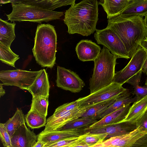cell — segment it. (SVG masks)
Segmentation results:
<instances>
[{"mask_svg":"<svg viewBox=\"0 0 147 147\" xmlns=\"http://www.w3.org/2000/svg\"><path fill=\"white\" fill-rule=\"evenodd\" d=\"M98 5L96 0H85L71 6L65 12L63 19L68 33L88 36L94 32L98 20Z\"/></svg>","mask_w":147,"mask_h":147,"instance_id":"obj_1","label":"cell"},{"mask_svg":"<svg viewBox=\"0 0 147 147\" xmlns=\"http://www.w3.org/2000/svg\"><path fill=\"white\" fill-rule=\"evenodd\" d=\"M107 27L119 37L131 58L147 38V29L143 17H125L120 15L108 20Z\"/></svg>","mask_w":147,"mask_h":147,"instance_id":"obj_2","label":"cell"},{"mask_svg":"<svg viewBox=\"0 0 147 147\" xmlns=\"http://www.w3.org/2000/svg\"><path fill=\"white\" fill-rule=\"evenodd\" d=\"M57 35L54 26L49 24L37 26L32 51L37 63L51 68L55 64Z\"/></svg>","mask_w":147,"mask_h":147,"instance_id":"obj_3","label":"cell"},{"mask_svg":"<svg viewBox=\"0 0 147 147\" xmlns=\"http://www.w3.org/2000/svg\"><path fill=\"white\" fill-rule=\"evenodd\" d=\"M117 57L103 47L97 57L94 61V66L89 80L90 94L94 93L113 83Z\"/></svg>","mask_w":147,"mask_h":147,"instance_id":"obj_4","label":"cell"},{"mask_svg":"<svg viewBox=\"0 0 147 147\" xmlns=\"http://www.w3.org/2000/svg\"><path fill=\"white\" fill-rule=\"evenodd\" d=\"M12 10L6 14L7 20L15 21H29L40 23L59 19L63 12L43 9L35 5L22 3L12 4Z\"/></svg>","mask_w":147,"mask_h":147,"instance_id":"obj_5","label":"cell"},{"mask_svg":"<svg viewBox=\"0 0 147 147\" xmlns=\"http://www.w3.org/2000/svg\"><path fill=\"white\" fill-rule=\"evenodd\" d=\"M30 71L20 69L0 71V80L3 85L15 86L27 90L41 72Z\"/></svg>","mask_w":147,"mask_h":147,"instance_id":"obj_6","label":"cell"},{"mask_svg":"<svg viewBox=\"0 0 147 147\" xmlns=\"http://www.w3.org/2000/svg\"><path fill=\"white\" fill-rule=\"evenodd\" d=\"M94 37L98 44L103 45L118 58H130L120 38L110 28L96 29Z\"/></svg>","mask_w":147,"mask_h":147,"instance_id":"obj_7","label":"cell"},{"mask_svg":"<svg viewBox=\"0 0 147 147\" xmlns=\"http://www.w3.org/2000/svg\"><path fill=\"white\" fill-rule=\"evenodd\" d=\"M127 89L122 85L113 82L110 85L86 96L76 100L78 107H91L97 103L118 96Z\"/></svg>","mask_w":147,"mask_h":147,"instance_id":"obj_8","label":"cell"},{"mask_svg":"<svg viewBox=\"0 0 147 147\" xmlns=\"http://www.w3.org/2000/svg\"><path fill=\"white\" fill-rule=\"evenodd\" d=\"M147 56V53L140 47L132 55L126 66L115 73L113 82L122 85L129 78L142 71L143 65Z\"/></svg>","mask_w":147,"mask_h":147,"instance_id":"obj_9","label":"cell"},{"mask_svg":"<svg viewBox=\"0 0 147 147\" xmlns=\"http://www.w3.org/2000/svg\"><path fill=\"white\" fill-rule=\"evenodd\" d=\"M56 82L58 87L73 93L80 92L85 86L84 82L76 73L59 66Z\"/></svg>","mask_w":147,"mask_h":147,"instance_id":"obj_10","label":"cell"},{"mask_svg":"<svg viewBox=\"0 0 147 147\" xmlns=\"http://www.w3.org/2000/svg\"><path fill=\"white\" fill-rule=\"evenodd\" d=\"M146 134L139 127L129 133L111 137L90 147H131L137 140Z\"/></svg>","mask_w":147,"mask_h":147,"instance_id":"obj_11","label":"cell"},{"mask_svg":"<svg viewBox=\"0 0 147 147\" xmlns=\"http://www.w3.org/2000/svg\"><path fill=\"white\" fill-rule=\"evenodd\" d=\"M90 107H78L62 114L56 116H50L47 119L45 129L41 132L44 133L58 130L70 121L80 117L86 110Z\"/></svg>","mask_w":147,"mask_h":147,"instance_id":"obj_12","label":"cell"},{"mask_svg":"<svg viewBox=\"0 0 147 147\" xmlns=\"http://www.w3.org/2000/svg\"><path fill=\"white\" fill-rule=\"evenodd\" d=\"M137 128L136 122L124 121L116 123L97 127L87 130V131L94 134H107L106 140L111 137L128 134Z\"/></svg>","mask_w":147,"mask_h":147,"instance_id":"obj_13","label":"cell"},{"mask_svg":"<svg viewBox=\"0 0 147 147\" xmlns=\"http://www.w3.org/2000/svg\"><path fill=\"white\" fill-rule=\"evenodd\" d=\"M37 140V136L24 124L16 129L11 137V147H33Z\"/></svg>","mask_w":147,"mask_h":147,"instance_id":"obj_14","label":"cell"},{"mask_svg":"<svg viewBox=\"0 0 147 147\" xmlns=\"http://www.w3.org/2000/svg\"><path fill=\"white\" fill-rule=\"evenodd\" d=\"M76 51L82 61H94L101 52L100 47L90 40H82L77 45Z\"/></svg>","mask_w":147,"mask_h":147,"instance_id":"obj_15","label":"cell"},{"mask_svg":"<svg viewBox=\"0 0 147 147\" xmlns=\"http://www.w3.org/2000/svg\"><path fill=\"white\" fill-rule=\"evenodd\" d=\"M86 128L56 130L44 133L40 132L37 135L38 139L49 143L71 137H79L87 132Z\"/></svg>","mask_w":147,"mask_h":147,"instance_id":"obj_16","label":"cell"},{"mask_svg":"<svg viewBox=\"0 0 147 147\" xmlns=\"http://www.w3.org/2000/svg\"><path fill=\"white\" fill-rule=\"evenodd\" d=\"M50 85L47 73L45 69L40 74L27 90L32 96H42L49 97Z\"/></svg>","mask_w":147,"mask_h":147,"instance_id":"obj_17","label":"cell"},{"mask_svg":"<svg viewBox=\"0 0 147 147\" xmlns=\"http://www.w3.org/2000/svg\"><path fill=\"white\" fill-rule=\"evenodd\" d=\"M130 104H128L110 113L89 127L86 128V129L87 131L97 127L124 121L131 107Z\"/></svg>","mask_w":147,"mask_h":147,"instance_id":"obj_18","label":"cell"},{"mask_svg":"<svg viewBox=\"0 0 147 147\" xmlns=\"http://www.w3.org/2000/svg\"><path fill=\"white\" fill-rule=\"evenodd\" d=\"M75 0H8L6 3L12 4L22 3L25 4L35 5L43 9L53 11L55 9L62 6L75 4Z\"/></svg>","mask_w":147,"mask_h":147,"instance_id":"obj_19","label":"cell"},{"mask_svg":"<svg viewBox=\"0 0 147 147\" xmlns=\"http://www.w3.org/2000/svg\"><path fill=\"white\" fill-rule=\"evenodd\" d=\"M131 0H100L98 4L100 5L110 19L120 15L127 7Z\"/></svg>","mask_w":147,"mask_h":147,"instance_id":"obj_20","label":"cell"},{"mask_svg":"<svg viewBox=\"0 0 147 147\" xmlns=\"http://www.w3.org/2000/svg\"><path fill=\"white\" fill-rule=\"evenodd\" d=\"M130 93L128 89L120 94L114 102L108 108L102 112L98 116L100 119L113 111L131 103H134L140 98L137 96L134 98L130 96Z\"/></svg>","mask_w":147,"mask_h":147,"instance_id":"obj_21","label":"cell"},{"mask_svg":"<svg viewBox=\"0 0 147 147\" xmlns=\"http://www.w3.org/2000/svg\"><path fill=\"white\" fill-rule=\"evenodd\" d=\"M16 24L9 22L7 20L0 19V43L10 47L16 36L15 28Z\"/></svg>","mask_w":147,"mask_h":147,"instance_id":"obj_22","label":"cell"},{"mask_svg":"<svg viewBox=\"0 0 147 147\" xmlns=\"http://www.w3.org/2000/svg\"><path fill=\"white\" fill-rule=\"evenodd\" d=\"M147 111V95L134 102L124 121L136 122Z\"/></svg>","mask_w":147,"mask_h":147,"instance_id":"obj_23","label":"cell"},{"mask_svg":"<svg viewBox=\"0 0 147 147\" xmlns=\"http://www.w3.org/2000/svg\"><path fill=\"white\" fill-rule=\"evenodd\" d=\"M147 14V0H131L127 7L120 15L125 17H143Z\"/></svg>","mask_w":147,"mask_h":147,"instance_id":"obj_24","label":"cell"},{"mask_svg":"<svg viewBox=\"0 0 147 147\" xmlns=\"http://www.w3.org/2000/svg\"><path fill=\"white\" fill-rule=\"evenodd\" d=\"M11 137L18 127L25 124L24 116L21 109H17L13 116L3 123Z\"/></svg>","mask_w":147,"mask_h":147,"instance_id":"obj_25","label":"cell"},{"mask_svg":"<svg viewBox=\"0 0 147 147\" xmlns=\"http://www.w3.org/2000/svg\"><path fill=\"white\" fill-rule=\"evenodd\" d=\"M25 118L27 125L32 129L45 126L47 123L46 117L31 109L26 115Z\"/></svg>","mask_w":147,"mask_h":147,"instance_id":"obj_26","label":"cell"},{"mask_svg":"<svg viewBox=\"0 0 147 147\" xmlns=\"http://www.w3.org/2000/svg\"><path fill=\"white\" fill-rule=\"evenodd\" d=\"M99 120L100 119L97 117H80L70 121L57 130L86 128Z\"/></svg>","mask_w":147,"mask_h":147,"instance_id":"obj_27","label":"cell"},{"mask_svg":"<svg viewBox=\"0 0 147 147\" xmlns=\"http://www.w3.org/2000/svg\"><path fill=\"white\" fill-rule=\"evenodd\" d=\"M117 97V96L97 103L89 107L86 110L80 117H98V115L102 112L111 105L114 102Z\"/></svg>","mask_w":147,"mask_h":147,"instance_id":"obj_28","label":"cell"},{"mask_svg":"<svg viewBox=\"0 0 147 147\" xmlns=\"http://www.w3.org/2000/svg\"><path fill=\"white\" fill-rule=\"evenodd\" d=\"M19 58V55L13 53L10 47L0 43V60L2 63L15 67V63Z\"/></svg>","mask_w":147,"mask_h":147,"instance_id":"obj_29","label":"cell"},{"mask_svg":"<svg viewBox=\"0 0 147 147\" xmlns=\"http://www.w3.org/2000/svg\"><path fill=\"white\" fill-rule=\"evenodd\" d=\"M32 97L30 109L46 117L49 105V97L42 96Z\"/></svg>","mask_w":147,"mask_h":147,"instance_id":"obj_30","label":"cell"},{"mask_svg":"<svg viewBox=\"0 0 147 147\" xmlns=\"http://www.w3.org/2000/svg\"><path fill=\"white\" fill-rule=\"evenodd\" d=\"M142 71L133 76L126 82L131 85L134 88L133 94L135 95L140 99L147 95V86H141L139 85L140 82Z\"/></svg>","mask_w":147,"mask_h":147,"instance_id":"obj_31","label":"cell"},{"mask_svg":"<svg viewBox=\"0 0 147 147\" xmlns=\"http://www.w3.org/2000/svg\"><path fill=\"white\" fill-rule=\"evenodd\" d=\"M106 133L94 134L87 131L80 136V140L84 144L93 145L106 140L107 136Z\"/></svg>","mask_w":147,"mask_h":147,"instance_id":"obj_32","label":"cell"},{"mask_svg":"<svg viewBox=\"0 0 147 147\" xmlns=\"http://www.w3.org/2000/svg\"><path fill=\"white\" fill-rule=\"evenodd\" d=\"M84 144L79 137L70 138L61 140L47 143L43 147H59L76 144Z\"/></svg>","mask_w":147,"mask_h":147,"instance_id":"obj_33","label":"cell"},{"mask_svg":"<svg viewBox=\"0 0 147 147\" xmlns=\"http://www.w3.org/2000/svg\"><path fill=\"white\" fill-rule=\"evenodd\" d=\"M76 100L64 104L57 107L55 110L52 116H56L70 111L78 107Z\"/></svg>","mask_w":147,"mask_h":147,"instance_id":"obj_34","label":"cell"},{"mask_svg":"<svg viewBox=\"0 0 147 147\" xmlns=\"http://www.w3.org/2000/svg\"><path fill=\"white\" fill-rule=\"evenodd\" d=\"M0 136L4 147H11V137L3 123H0Z\"/></svg>","mask_w":147,"mask_h":147,"instance_id":"obj_35","label":"cell"},{"mask_svg":"<svg viewBox=\"0 0 147 147\" xmlns=\"http://www.w3.org/2000/svg\"><path fill=\"white\" fill-rule=\"evenodd\" d=\"M137 128L139 127L147 133V111L136 121Z\"/></svg>","mask_w":147,"mask_h":147,"instance_id":"obj_36","label":"cell"},{"mask_svg":"<svg viewBox=\"0 0 147 147\" xmlns=\"http://www.w3.org/2000/svg\"><path fill=\"white\" fill-rule=\"evenodd\" d=\"M131 147H147V134L137 140Z\"/></svg>","mask_w":147,"mask_h":147,"instance_id":"obj_37","label":"cell"},{"mask_svg":"<svg viewBox=\"0 0 147 147\" xmlns=\"http://www.w3.org/2000/svg\"><path fill=\"white\" fill-rule=\"evenodd\" d=\"M47 143L41 140L38 139L37 142L33 147H43Z\"/></svg>","mask_w":147,"mask_h":147,"instance_id":"obj_38","label":"cell"},{"mask_svg":"<svg viewBox=\"0 0 147 147\" xmlns=\"http://www.w3.org/2000/svg\"><path fill=\"white\" fill-rule=\"evenodd\" d=\"M142 71L147 75V56L143 65Z\"/></svg>","mask_w":147,"mask_h":147,"instance_id":"obj_39","label":"cell"},{"mask_svg":"<svg viewBox=\"0 0 147 147\" xmlns=\"http://www.w3.org/2000/svg\"><path fill=\"white\" fill-rule=\"evenodd\" d=\"M140 46L143 48L147 53V38L142 41Z\"/></svg>","mask_w":147,"mask_h":147,"instance_id":"obj_40","label":"cell"},{"mask_svg":"<svg viewBox=\"0 0 147 147\" xmlns=\"http://www.w3.org/2000/svg\"><path fill=\"white\" fill-rule=\"evenodd\" d=\"M3 84L1 83L0 84V97L3 96L5 93V90L3 88Z\"/></svg>","mask_w":147,"mask_h":147,"instance_id":"obj_41","label":"cell"},{"mask_svg":"<svg viewBox=\"0 0 147 147\" xmlns=\"http://www.w3.org/2000/svg\"><path fill=\"white\" fill-rule=\"evenodd\" d=\"M145 24L146 26L147 27V14L145 16V18L144 19Z\"/></svg>","mask_w":147,"mask_h":147,"instance_id":"obj_42","label":"cell"},{"mask_svg":"<svg viewBox=\"0 0 147 147\" xmlns=\"http://www.w3.org/2000/svg\"><path fill=\"white\" fill-rule=\"evenodd\" d=\"M145 85L147 86V76L146 78V80L145 82Z\"/></svg>","mask_w":147,"mask_h":147,"instance_id":"obj_43","label":"cell"},{"mask_svg":"<svg viewBox=\"0 0 147 147\" xmlns=\"http://www.w3.org/2000/svg\"><path fill=\"white\" fill-rule=\"evenodd\" d=\"M147 29V27H146Z\"/></svg>","mask_w":147,"mask_h":147,"instance_id":"obj_44","label":"cell"}]
</instances>
